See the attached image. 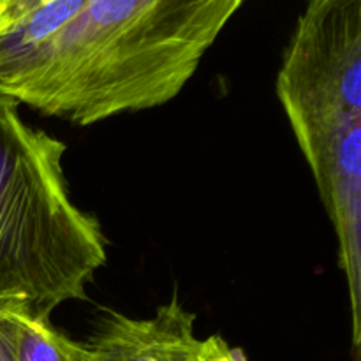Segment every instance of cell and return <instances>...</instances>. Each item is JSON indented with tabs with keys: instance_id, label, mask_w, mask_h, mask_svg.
<instances>
[{
	"instance_id": "6da1fadb",
	"label": "cell",
	"mask_w": 361,
	"mask_h": 361,
	"mask_svg": "<svg viewBox=\"0 0 361 361\" xmlns=\"http://www.w3.org/2000/svg\"><path fill=\"white\" fill-rule=\"evenodd\" d=\"M245 0H87L0 78V95L90 126L157 108L183 90Z\"/></svg>"
},
{
	"instance_id": "7a4b0ae2",
	"label": "cell",
	"mask_w": 361,
	"mask_h": 361,
	"mask_svg": "<svg viewBox=\"0 0 361 361\" xmlns=\"http://www.w3.org/2000/svg\"><path fill=\"white\" fill-rule=\"evenodd\" d=\"M0 95V305L48 316L87 298L108 259L101 224L71 197L66 145Z\"/></svg>"
},
{
	"instance_id": "3957f363",
	"label": "cell",
	"mask_w": 361,
	"mask_h": 361,
	"mask_svg": "<svg viewBox=\"0 0 361 361\" xmlns=\"http://www.w3.org/2000/svg\"><path fill=\"white\" fill-rule=\"evenodd\" d=\"M295 136L361 118V0H309L277 76Z\"/></svg>"
},
{
	"instance_id": "277c9868",
	"label": "cell",
	"mask_w": 361,
	"mask_h": 361,
	"mask_svg": "<svg viewBox=\"0 0 361 361\" xmlns=\"http://www.w3.org/2000/svg\"><path fill=\"white\" fill-rule=\"evenodd\" d=\"M326 207L348 282L353 353L361 344V118L296 137Z\"/></svg>"
},
{
	"instance_id": "5b68a950",
	"label": "cell",
	"mask_w": 361,
	"mask_h": 361,
	"mask_svg": "<svg viewBox=\"0 0 361 361\" xmlns=\"http://www.w3.org/2000/svg\"><path fill=\"white\" fill-rule=\"evenodd\" d=\"M196 314L176 296L152 317L108 312L80 342V361H196Z\"/></svg>"
},
{
	"instance_id": "8992f818",
	"label": "cell",
	"mask_w": 361,
	"mask_h": 361,
	"mask_svg": "<svg viewBox=\"0 0 361 361\" xmlns=\"http://www.w3.org/2000/svg\"><path fill=\"white\" fill-rule=\"evenodd\" d=\"M13 361H80V342L71 341L51 324V317L39 316L20 303L0 305Z\"/></svg>"
},
{
	"instance_id": "52a82bcc",
	"label": "cell",
	"mask_w": 361,
	"mask_h": 361,
	"mask_svg": "<svg viewBox=\"0 0 361 361\" xmlns=\"http://www.w3.org/2000/svg\"><path fill=\"white\" fill-rule=\"evenodd\" d=\"M196 361H247L240 349L233 348L221 335L201 338Z\"/></svg>"
},
{
	"instance_id": "ba28073f",
	"label": "cell",
	"mask_w": 361,
	"mask_h": 361,
	"mask_svg": "<svg viewBox=\"0 0 361 361\" xmlns=\"http://www.w3.org/2000/svg\"><path fill=\"white\" fill-rule=\"evenodd\" d=\"M41 2H44V0H9V7H7V13H6V18H4L2 25H0V30H4L7 25L16 21L18 18L27 14L28 11H32L34 7H37Z\"/></svg>"
},
{
	"instance_id": "9c48e42d",
	"label": "cell",
	"mask_w": 361,
	"mask_h": 361,
	"mask_svg": "<svg viewBox=\"0 0 361 361\" xmlns=\"http://www.w3.org/2000/svg\"><path fill=\"white\" fill-rule=\"evenodd\" d=\"M0 361H13V345L2 314H0Z\"/></svg>"
},
{
	"instance_id": "30bf717a",
	"label": "cell",
	"mask_w": 361,
	"mask_h": 361,
	"mask_svg": "<svg viewBox=\"0 0 361 361\" xmlns=\"http://www.w3.org/2000/svg\"><path fill=\"white\" fill-rule=\"evenodd\" d=\"M7 7H9V0H0V25H2L4 18H6Z\"/></svg>"
}]
</instances>
